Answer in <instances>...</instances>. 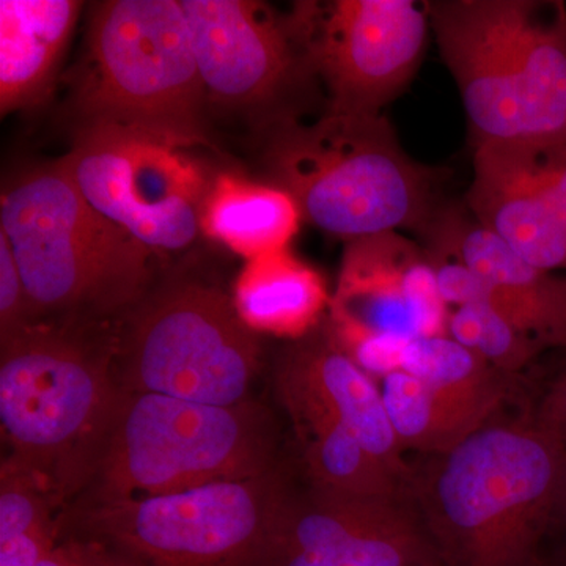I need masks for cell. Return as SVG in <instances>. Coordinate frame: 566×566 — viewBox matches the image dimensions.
<instances>
[{
  "label": "cell",
  "instance_id": "6",
  "mask_svg": "<svg viewBox=\"0 0 566 566\" xmlns=\"http://www.w3.org/2000/svg\"><path fill=\"white\" fill-rule=\"evenodd\" d=\"M205 92L177 0H109L93 7L74 91L82 128H118L174 144L203 140Z\"/></svg>",
  "mask_w": 566,
  "mask_h": 566
},
{
  "label": "cell",
  "instance_id": "22",
  "mask_svg": "<svg viewBox=\"0 0 566 566\" xmlns=\"http://www.w3.org/2000/svg\"><path fill=\"white\" fill-rule=\"evenodd\" d=\"M401 370L417 376L468 411L491 420L509 397L516 376L502 374L449 335L412 338Z\"/></svg>",
  "mask_w": 566,
  "mask_h": 566
},
{
  "label": "cell",
  "instance_id": "5",
  "mask_svg": "<svg viewBox=\"0 0 566 566\" xmlns=\"http://www.w3.org/2000/svg\"><path fill=\"white\" fill-rule=\"evenodd\" d=\"M270 416L251 401L196 403L122 390L92 458L95 504L150 497L274 471Z\"/></svg>",
  "mask_w": 566,
  "mask_h": 566
},
{
  "label": "cell",
  "instance_id": "12",
  "mask_svg": "<svg viewBox=\"0 0 566 566\" xmlns=\"http://www.w3.org/2000/svg\"><path fill=\"white\" fill-rule=\"evenodd\" d=\"M438 557L405 501L312 485L290 495L262 566H415Z\"/></svg>",
  "mask_w": 566,
  "mask_h": 566
},
{
  "label": "cell",
  "instance_id": "29",
  "mask_svg": "<svg viewBox=\"0 0 566 566\" xmlns=\"http://www.w3.org/2000/svg\"><path fill=\"white\" fill-rule=\"evenodd\" d=\"M57 546V527L35 528L17 536L10 542L0 543V566H36Z\"/></svg>",
  "mask_w": 566,
  "mask_h": 566
},
{
  "label": "cell",
  "instance_id": "16",
  "mask_svg": "<svg viewBox=\"0 0 566 566\" xmlns=\"http://www.w3.org/2000/svg\"><path fill=\"white\" fill-rule=\"evenodd\" d=\"M279 387L297 424L322 417L344 424L411 483V469L403 461L405 450L394 433L381 389L334 344L326 327L304 335L285 353Z\"/></svg>",
  "mask_w": 566,
  "mask_h": 566
},
{
  "label": "cell",
  "instance_id": "25",
  "mask_svg": "<svg viewBox=\"0 0 566 566\" xmlns=\"http://www.w3.org/2000/svg\"><path fill=\"white\" fill-rule=\"evenodd\" d=\"M46 485L14 460L3 461L0 479V543L51 526Z\"/></svg>",
  "mask_w": 566,
  "mask_h": 566
},
{
  "label": "cell",
  "instance_id": "8",
  "mask_svg": "<svg viewBox=\"0 0 566 566\" xmlns=\"http://www.w3.org/2000/svg\"><path fill=\"white\" fill-rule=\"evenodd\" d=\"M277 471L95 504L82 517L92 539L144 566H262L286 501Z\"/></svg>",
  "mask_w": 566,
  "mask_h": 566
},
{
  "label": "cell",
  "instance_id": "24",
  "mask_svg": "<svg viewBox=\"0 0 566 566\" xmlns=\"http://www.w3.org/2000/svg\"><path fill=\"white\" fill-rule=\"evenodd\" d=\"M447 335L510 376L520 375L546 348L485 304L460 305L449 311Z\"/></svg>",
  "mask_w": 566,
  "mask_h": 566
},
{
  "label": "cell",
  "instance_id": "20",
  "mask_svg": "<svg viewBox=\"0 0 566 566\" xmlns=\"http://www.w3.org/2000/svg\"><path fill=\"white\" fill-rule=\"evenodd\" d=\"M233 303L253 333L301 338L315 329L331 300L322 275L283 249L248 260Z\"/></svg>",
  "mask_w": 566,
  "mask_h": 566
},
{
  "label": "cell",
  "instance_id": "10",
  "mask_svg": "<svg viewBox=\"0 0 566 566\" xmlns=\"http://www.w3.org/2000/svg\"><path fill=\"white\" fill-rule=\"evenodd\" d=\"M285 21L326 111L353 117L382 115L408 87L431 29L415 0L297 2Z\"/></svg>",
  "mask_w": 566,
  "mask_h": 566
},
{
  "label": "cell",
  "instance_id": "14",
  "mask_svg": "<svg viewBox=\"0 0 566 566\" xmlns=\"http://www.w3.org/2000/svg\"><path fill=\"white\" fill-rule=\"evenodd\" d=\"M447 315L427 249L400 232L348 241L331 319L412 340L446 335Z\"/></svg>",
  "mask_w": 566,
  "mask_h": 566
},
{
  "label": "cell",
  "instance_id": "11",
  "mask_svg": "<svg viewBox=\"0 0 566 566\" xmlns=\"http://www.w3.org/2000/svg\"><path fill=\"white\" fill-rule=\"evenodd\" d=\"M185 148L128 129L85 128L62 163L112 222L151 251H181L200 232L211 185Z\"/></svg>",
  "mask_w": 566,
  "mask_h": 566
},
{
  "label": "cell",
  "instance_id": "19",
  "mask_svg": "<svg viewBox=\"0 0 566 566\" xmlns=\"http://www.w3.org/2000/svg\"><path fill=\"white\" fill-rule=\"evenodd\" d=\"M301 221L303 212L296 200L279 186L221 174L205 197L200 230L252 260L286 249Z\"/></svg>",
  "mask_w": 566,
  "mask_h": 566
},
{
  "label": "cell",
  "instance_id": "21",
  "mask_svg": "<svg viewBox=\"0 0 566 566\" xmlns=\"http://www.w3.org/2000/svg\"><path fill=\"white\" fill-rule=\"evenodd\" d=\"M312 485L357 497L405 501L409 482L394 472L344 424L333 419L300 423Z\"/></svg>",
  "mask_w": 566,
  "mask_h": 566
},
{
  "label": "cell",
  "instance_id": "28",
  "mask_svg": "<svg viewBox=\"0 0 566 566\" xmlns=\"http://www.w3.org/2000/svg\"><path fill=\"white\" fill-rule=\"evenodd\" d=\"M36 566H144L96 539H70Z\"/></svg>",
  "mask_w": 566,
  "mask_h": 566
},
{
  "label": "cell",
  "instance_id": "18",
  "mask_svg": "<svg viewBox=\"0 0 566 566\" xmlns=\"http://www.w3.org/2000/svg\"><path fill=\"white\" fill-rule=\"evenodd\" d=\"M74 0L0 2V107L2 115L35 102L76 24Z\"/></svg>",
  "mask_w": 566,
  "mask_h": 566
},
{
  "label": "cell",
  "instance_id": "3",
  "mask_svg": "<svg viewBox=\"0 0 566 566\" xmlns=\"http://www.w3.org/2000/svg\"><path fill=\"white\" fill-rule=\"evenodd\" d=\"M263 158L303 219L346 241L422 232L441 205L439 174L406 155L385 114L326 111L308 123L283 115L271 123Z\"/></svg>",
  "mask_w": 566,
  "mask_h": 566
},
{
  "label": "cell",
  "instance_id": "26",
  "mask_svg": "<svg viewBox=\"0 0 566 566\" xmlns=\"http://www.w3.org/2000/svg\"><path fill=\"white\" fill-rule=\"evenodd\" d=\"M324 327L334 344L371 378L382 379L394 371L401 370V359L409 342L406 338L375 333L356 324L335 322L331 318Z\"/></svg>",
  "mask_w": 566,
  "mask_h": 566
},
{
  "label": "cell",
  "instance_id": "32",
  "mask_svg": "<svg viewBox=\"0 0 566 566\" xmlns=\"http://www.w3.org/2000/svg\"><path fill=\"white\" fill-rule=\"evenodd\" d=\"M556 531L558 534L564 536L566 543V480L564 488H562L560 497H558L556 512H554L553 524H551V531ZM566 557V553L562 554Z\"/></svg>",
  "mask_w": 566,
  "mask_h": 566
},
{
  "label": "cell",
  "instance_id": "31",
  "mask_svg": "<svg viewBox=\"0 0 566 566\" xmlns=\"http://www.w3.org/2000/svg\"><path fill=\"white\" fill-rule=\"evenodd\" d=\"M534 156L536 167L547 188L556 196L566 211V147L556 150H528Z\"/></svg>",
  "mask_w": 566,
  "mask_h": 566
},
{
  "label": "cell",
  "instance_id": "7",
  "mask_svg": "<svg viewBox=\"0 0 566 566\" xmlns=\"http://www.w3.org/2000/svg\"><path fill=\"white\" fill-rule=\"evenodd\" d=\"M120 386L87 345L25 324L2 340L0 422L13 458L46 485L91 468Z\"/></svg>",
  "mask_w": 566,
  "mask_h": 566
},
{
  "label": "cell",
  "instance_id": "2",
  "mask_svg": "<svg viewBox=\"0 0 566 566\" xmlns=\"http://www.w3.org/2000/svg\"><path fill=\"white\" fill-rule=\"evenodd\" d=\"M472 148L566 147V3L430 0Z\"/></svg>",
  "mask_w": 566,
  "mask_h": 566
},
{
  "label": "cell",
  "instance_id": "17",
  "mask_svg": "<svg viewBox=\"0 0 566 566\" xmlns=\"http://www.w3.org/2000/svg\"><path fill=\"white\" fill-rule=\"evenodd\" d=\"M464 205L480 226L542 270L566 271V211L534 156L521 148H475Z\"/></svg>",
  "mask_w": 566,
  "mask_h": 566
},
{
  "label": "cell",
  "instance_id": "9",
  "mask_svg": "<svg viewBox=\"0 0 566 566\" xmlns=\"http://www.w3.org/2000/svg\"><path fill=\"white\" fill-rule=\"evenodd\" d=\"M255 333L233 297L174 283L136 304L120 348V389L196 403H244L259 368Z\"/></svg>",
  "mask_w": 566,
  "mask_h": 566
},
{
  "label": "cell",
  "instance_id": "23",
  "mask_svg": "<svg viewBox=\"0 0 566 566\" xmlns=\"http://www.w3.org/2000/svg\"><path fill=\"white\" fill-rule=\"evenodd\" d=\"M379 389L394 433L403 450L441 455L491 422L405 370L385 376Z\"/></svg>",
  "mask_w": 566,
  "mask_h": 566
},
{
  "label": "cell",
  "instance_id": "27",
  "mask_svg": "<svg viewBox=\"0 0 566 566\" xmlns=\"http://www.w3.org/2000/svg\"><path fill=\"white\" fill-rule=\"evenodd\" d=\"M31 315L28 293L13 249L0 232V334L2 340L24 327Z\"/></svg>",
  "mask_w": 566,
  "mask_h": 566
},
{
  "label": "cell",
  "instance_id": "30",
  "mask_svg": "<svg viewBox=\"0 0 566 566\" xmlns=\"http://www.w3.org/2000/svg\"><path fill=\"white\" fill-rule=\"evenodd\" d=\"M535 419L566 446V371L547 390Z\"/></svg>",
  "mask_w": 566,
  "mask_h": 566
},
{
  "label": "cell",
  "instance_id": "1",
  "mask_svg": "<svg viewBox=\"0 0 566 566\" xmlns=\"http://www.w3.org/2000/svg\"><path fill=\"white\" fill-rule=\"evenodd\" d=\"M566 480V446L535 416L483 424L411 474L409 493L446 566H528Z\"/></svg>",
  "mask_w": 566,
  "mask_h": 566
},
{
  "label": "cell",
  "instance_id": "34",
  "mask_svg": "<svg viewBox=\"0 0 566 566\" xmlns=\"http://www.w3.org/2000/svg\"><path fill=\"white\" fill-rule=\"evenodd\" d=\"M415 566H446L444 564H442V560L441 558H433V560H428V562H424V564H419V565H415Z\"/></svg>",
  "mask_w": 566,
  "mask_h": 566
},
{
  "label": "cell",
  "instance_id": "4",
  "mask_svg": "<svg viewBox=\"0 0 566 566\" xmlns=\"http://www.w3.org/2000/svg\"><path fill=\"white\" fill-rule=\"evenodd\" d=\"M0 232L20 266L31 314L136 305L151 249L102 214L65 164L22 174L2 193Z\"/></svg>",
  "mask_w": 566,
  "mask_h": 566
},
{
  "label": "cell",
  "instance_id": "33",
  "mask_svg": "<svg viewBox=\"0 0 566 566\" xmlns=\"http://www.w3.org/2000/svg\"><path fill=\"white\" fill-rule=\"evenodd\" d=\"M528 566H566V557L558 554V556L547 557L539 554Z\"/></svg>",
  "mask_w": 566,
  "mask_h": 566
},
{
  "label": "cell",
  "instance_id": "15",
  "mask_svg": "<svg viewBox=\"0 0 566 566\" xmlns=\"http://www.w3.org/2000/svg\"><path fill=\"white\" fill-rule=\"evenodd\" d=\"M420 233L428 251L453 256L479 275L471 304L488 305L546 348H566V275L517 255L464 203L439 205Z\"/></svg>",
  "mask_w": 566,
  "mask_h": 566
},
{
  "label": "cell",
  "instance_id": "13",
  "mask_svg": "<svg viewBox=\"0 0 566 566\" xmlns=\"http://www.w3.org/2000/svg\"><path fill=\"white\" fill-rule=\"evenodd\" d=\"M207 96L266 107L311 77L285 20L244 0H182Z\"/></svg>",
  "mask_w": 566,
  "mask_h": 566
}]
</instances>
